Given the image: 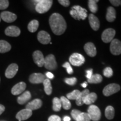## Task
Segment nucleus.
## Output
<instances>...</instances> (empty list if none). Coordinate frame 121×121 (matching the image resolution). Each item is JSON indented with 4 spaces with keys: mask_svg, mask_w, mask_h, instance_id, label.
Here are the masks:
<instances>
[{
    "mask_svg": "<svg viewBox=\"0 0 121 121\" xmlns=\"http://www.w3.org/2000/svg\"><path fill=\"white\" fill-rule=\"evenodd\" d=\"M49 25L53 33L57 35H60L66 31L67 24L66 21L61 15L54 13L50 16Z\"/></svg>",
    "mask_w": 121,
    "mask_h": 121,
    "instance_id": "1",
    "label": "nucleus"
},
{
    "mask_svg": "<svg viewBox=\"0 0 121 121\" xmlns=\"http://www.w3.org/2000/svg\"><path fill=\"white\" fill-rule=\"evenodd\" d=\"M37 2L35 6V10L39 13H47L52 7L53 1L52 0H40L35 1Z\"/></svg>",
    "mask_w": 121,
    "mask_h": 121,
    "instance_id": "2",
    "label": "nucleus"
},
{
    "mask_svg": "<svg viewBox=\"0 0 121 121\" xmlns=\"http://www.w3.org/2000/svg\"><path fill=\"white\" fill-rule=\"evenodd\" d=\"M87 114H89L91 120L98 121L100 119L101 112L96 105H91L87 109Z\"/></svg>",
    "mask_w": 121,
    "mask_h": 121,
    "instance_id": "3",
    "label": "nucleus"
},
{
    "mask_svg": "<svg viewBox=\"0 0 121 121\" xmlns=\"http://www.w3.org/2000/svg\"><path fill=\"white\" fill-rule=\"evenodd\" d=\"M44 66L45 69L50 70H54L57 68V63L55 57L53 54H49L44 58Z\"/></svg>",
    "mask_w": 121,
    "mask_h": 121,
    "instance_id": "4",
    "label": "nucleus"
},
{
    "mask_svg": "<svg viewBox=\"0 0 121 121\" xmlns=\"http://www.w3.org/2000/svg\"><path fill=\"white\" fill-rule=\"evenodd\" d=\"M121 89V86L117 84H110L107 85L103 90V95L105 96H109L118 92Z\"/></svg>",
    "mask_w": 121,
    "mask_h": 121,
    "instance_id": "5",
    "label": "nucleus"
},
{
    "mask_svg": "<svg viewBox=\"0 0 121 121\" xmlns=\"http://www.w3.org/2000/svg\"><path fill=\"white\" fill-rule=\"evenodd\" d=\"M69 61L73 66H80L84 63L85 58L81 54L75 53L69 57Z\"/></svg>",
    "mask_w": 121,
    "mask_h": 121,
    "instance_id": "6",
    "label": "nucleus"
},
{
    "mask_svg": "<svg viewBox=\"0 0 121 121\" xmlns=\"http://www.w3.org/2000/svg\"><path fill=\"white\" fill-rule=\"evenodd\" d=\"M115 35L116 31L114 29L112 28L107 29L102 33V39L104 43H110L113 40Z\"/></svg>",
    "mask_w": 121,
    "mask_h": 121,
    "instance_id": "7",
    "label": "nucleus"
},
{
    "mask_svg": "<svg viewBox=\"0 0 121 121\" xmlns=\"http://www.w3.org/2000/svg\"><path fill=\"white\" fill-rule=\"evenodd\" d=\"M110 51L113 55L117 56L121 54V42L118 39H113L110 45Z\"/></svg>",
    "mask_w": 121,
    "mask_h": 121,
    "instance_id": "8",
    "label": "nucleus"
},
{
    "mask_svg": "<svg viewBox=\"0 0 121 121\" xmlns=\"http://www.w3.org/2000/svg\"><path fill=\"white\" fill-rule=\"evenodd\" d=\"M34 62L38 67H42L44 64V57L43 53L40 51H35L33 54Z\"/></svg>",
    "mask_w": 121,
    "mask_h": 121,
    "instance_id": "9",
    "label": "nucleus"
},
{
    "mask_svg": "<svg viewBox=\"0 0 121 121\" xmlns=\"http://www.w3.org/2000/svg\"><path fill=\"white\" fill-rule=\"evenodd\" d=\"M32 110L29 109H24L19 111L16 115V118L18 119L19 121H25L32 116Z\"/></svg>",
    "mask_w": 121,
    "mask_h": 121,
    "instance_id": "10",
    "label": "nucleus"
},
{
    "mask_svg": "<svg viewBox=\"0 0 121 121\" xmlns=\"http://www.w3.org/2000/svg\"><path fill=\"white\" fill-rule=\"evenodd\" d=\"M19 69V66L16 63H12L7 68L5 71V76L7 78H12L16 75Z\"/></svg>",
    "mask_w": 121,
    "mask_h": 121,
    "instance_id": "11",
    "label": "nucleus"
},
{
    "mask_svg": "<svg viewBox=\"0 0 121 121\" xmlns=\"http://www.w3.org/2000/svg\"><path fill=\"white\" fill-rule=\"evenodd\" d=\"M0 17L4 22L11 23L16 20L17 19V16L16 14L10 11H4L1 13L0 15Z\"/></svg>",
    "mask_w": 121,
    "mask_h": 121,
    "instance_id": "12",
    "label": "nucleus"
},
{
    "mask_svg": "<svg viewBox=\"0 0 121 121\" xmlns=\"http://www.w3.org/2000/svg\"><path fill=\"white\" fill-rule=\"evenodd\" d=\"M37 38L38 41L43 44H48V43H50L51 40L50 35L44 30L39 31L38 34Z\"/></svg>",
    "mask_w": 121,
    "mask_h": 121,
    "instance_id": "13",
    "label": "nucleus"
},
{
    "mask_svg": "<svg viewBox=\"0 0 121 121\" xmlns=\"http://www.w3.org/2000/svg\"><path fill=\"white\" fill-rule=\"evenodd\" d=\"M45 79V76L43 74L40 73H32L29 76V81L32 84H41Z\"/></svg>",
    "mask_w": 121,
    "mask_h": 121,
    "instance_id": "14",
    "label": "nucleus"
},
{
    "mask_svg": "<svg viewBox=\"0 0 121 121\" xmlns=\"http://www.w3.org/2000/svg\"><path fill=\"white\" fill-rule=\"evenodd\" d=\"M26 87V85L24 82H20L13 86L11 89V93L13 95H18L22 93Z\"/></svg>",
    "mask_w": 121,
    "mask_h": 121,
    "instance_id": "15",
    "label": "nucleus"
},
{
    "mask_svg": "<svg viewBox=\"0 0 121 121\" xmlns=\"http://www.w3.org/2000/svg\"><path fill=\"white\" fill-rule=\"evenodd\" d=\"M4 33L9 37H16L20 35L21 33L20 29L16 26H10L6 29Z\"/></svg>",
    "mask_w": 121,
    "mask_h": 121,
    "instance_id": "16",
    "label": "nucleus"
},
{
    "mask_svg": "<svg viewBox=\"0 0 121 121\" xmlns=\"http://www.w3.org/2000/svg\"><path fill=\"white\" fill-rule=\"evenodd\" d=\"M84 50L89 56L93 57L96 54V49L94 43L89 42L84 45Z\"/></svg>",
    "mask_w": 121,
    "mask_h": 121,
    "instance_id": "17",
    "label": "nucleus"
},
{
    "mask_svg": "<svg viewBox=\"0 0 121 121\" xmlns=\"http://www.w3.org/2000/svg\"><path fill=\"white\" fill-rule=\"evenodd\" d=\"M89 24L91 28L95 31H97L100 27V22L98 18L93 14H90L89 16Z\"/></svg>",
    "mask_w": 121,
    "mask_h": 121,
    "instance_id": "18",
    "label": "nucleus"
},
{
    "mask_svg": "<svg viewBox=\"0 0 121 121\" xmlns=\"http://www.w3.org/2000/svg\"><path fill=\"white\" fill-rule=\"evenodd\" d=\"M42 105V102L41 100L39 99H35L31 102L28 103L26 105V108L31 110H37L41 108Z\"/></svg>",
    "mask_w": 121,
    "mask_h": 121,
    "instance_id": "19",
    "label": "nucleus"
},
{
    "mask_svg": "<svg viewBox=\"0 0 121 121\" xmlns=\"http://www.w3.org/2000/svg\"><path fill=\"white\" fill-rule=\"evenodd\" d=\"M31 93L29 91H26L24 92L22 95L18 96L17 99V102L20 105H22L26 103L27 102H28L29 100L31 99Z\"/></svg>",
    "mask_w": 121,
    "mask_h": 121,
    "instance_id": "20",
    "label": "nucleus"
},
{
    "mask_svg": "<svg viewBox=\"0 0 121 121\" xmlns=\"http://www.w3.org/2000/svg\"><path fill=\"white\" fill-rule=\"evenodd\" d=\"M116 18V12L114 7H109L107 9V13L106 15V19L109 22H114Z\"/></svg>",
    "mask_w": 121,
    "mask_h": 121,
    "instance_id": "21",
    "label": "nucleus"
},
{
    "mask_svg": "<svg viewBox=\"0 0 121 121\" xmlns=\"http://www.w3.org/2000/svg\"><path fill=\"white\" fill-rule=\"evenodd\" d=\"M97 99V95L95 93H89L85 98L84 103L86 105H91Z\"/></svg>",
    "mask_w": 121,
    "mask_h": 121,
    "instance_id": "22",
    "label": "nucleus"
},
{
    "mask_svg": "<svg viewBox=\"0 0 121 121\" xmlns=\"http://www.w3.org/2000/svg\"><path fill=\"white\" fill-rule=\"evenodd\" d=\"M72 9H74L77 11L80 19L85 20L86 18L87 15V10L86 9L82 8V7L80 6H74L72 7Z\"/></svg>",
    "mask_w": 121,
    "mask_h": 121,
    "instance_id": "23",
    "label": "nucleus"
},
{
    "mask_svg": "<svg viewBox=\"0 0 121 121\" xmlns=\"http://www.w3.org/2000/svg\"><path fill=\"white\" fill-rule=\"evenodd\" d=\"M11 49V45L8 42L4 40H0V53L9 52Z\"/></svg>",
    "mask_w": 121,
    "mask_h": 121,
    "instance_id": "24",
    "label": "nucleus"
},
{
    "mask_svg": "<svg viewBox=\"0 0 121 121\" xmlns=\"http://www.w3.org/2000/svg\"><path fill=\"white\" fill-rule=\"evenodd\" d=\"M89 93V90L88 89H85L83 90L82 92H81L78 98V99L76 100V104L78 106L82 105L84 104V100L86 96V95Z\"/></svg>",
    "mask_w": 121,
    "mask_h": 121,
    "instance_id": "25",
    "label": "nucleus"
},
{
    "mask_svg": "<svg viewBox=\"0 0 121 121\" xmlns=\"http://www.w3.org/2000/svg\"><path fill=\"white\" fill-rule=\"evenodd\" d=\"M44 91L47 95H49L52 93V87L51 81L48 78H45L43 82Z\"/></svg>",
    "mask_w": 121,
    "mask_h": 121,
    "instance_id": "26",
    "label": "nucleus"
},
{
    "mask_svg": "<svg viewBox=\"0 0 121 121\" xmlns=\"http://www.w3.org/2000/svg\"><path fill=\"white\" fill-rule=\"evenodd\" d=\"M39 22L37 20H31L28 25V29L30 32L34 33L37 31L39 27Z\"/></svg>",
    "mask_w": 121,
    "mask_h": 121,
    "instance_id": "27",
    "label": "nucleus"
},
{
    "mask_svg": "<svg viewBox=\"0 0 121 121\" xmlns=\"http://www.w3.org/2000/svg\"><path fill=\"white\" fill-rule=\"evenodd\" d=\"M115 110L112 106L109 105L105 108V117L108 119H112L114 117Z\"/></svg>",
    "mask_w": 121,
    "mask_h": 121,
    "instance_id": "28",
    "label": "nucleus"
},
{
    "mask_svg": "<svg viewBox=\"0 0 121 121\" xmlns=\"http://www.w3.org/2000/svg\"><path fill=\"white\" fill-rule=\"evenodd\" d=\"M103 80L102 76L99 74H95L93 75L90 78L87 79L88 82L91 84H99Z\"/></svg>",
    "mask_w": 121,
    "mask_h": 121,
    "instance_id": "29",
    "label": "nucleus"
},
{
    "mask_svg": "<svg viewBox=\"0 0 121 121\" xmlns=\"http://www.w3.org/2000/svg\"><path fill=\"white\" fill-rule=\"evenodd\" d=\"M60 102H61L62 107L65 110H69L71 107V104L69 100L67 98L65 97V96H61L60 98Z\"/></svg>",
    "mask_w": 121,
    "mask_h": 121,
    "instance_id": "30",
    "label": "nucleus"
},
{
    "mask_svg": "<svg viewBox=\"0 0 121 121\" xmlns=\"http://www.w3.org/2000/svg\"><path fill=\"white\" fill-rule=\"evenodd\" d=\"M99 2L98 0H89L88 1V6L90 10L93 13H96L98 11V5L96 3Z\"/></svg>",
    "mask_w": 121,
    "mask_h": 121,
    "instance_id": "31",
    "label": "nucleus"
},
{
    "mask_svg": "<svg viewBox=\"0 0 121 121\" xmlns=\"http://www.w3.org/2000/svg\"><path fill=\"white\" fill-rule=\"evenodd\" d=\"M62 104L60 99L59 98L55 97L53 99V110L55 112L60 111L61 109Z\"/></svg>",
    "mask_w": 121,
    "mask_h": 121,
    "instance_id": "32",
    "label": "nucleus"
},
{
    "mask_svg": "<svg viewBox=\"0 0 121 121\" xmlns=\"http://www.w3.org/2000/svg\"><path fill=\"white\" fill-rule=\"evenodd\" d=\"M81 91L78 90H75L71 93H69L67 94V98L69 100H76L79 96Z\"/></svg>",
    "mask_w": 121,
    "mask_h": 121,
    "instance_id": "33",
    "label": "nucleus"
},
{
    "mask_svg": "<svg viewBox=\"0 0 121 121\" xmlns=\"http://www.w3.org/2000/svg\"><path fill=\"white\" fill-rule=\"evenodd\" d=\"M90 118L87 113L81 112L77 117L76 121H90Z\"/></svg>",
    "mask_w": 121,
    "mask_h": 121,
    "instance_id": "34",
    "label": "nucleus"
},
{
    "mask_svg": "<svg viewBox=\"0 0 121 121\" xmlns=\"http://www.w3.org/2000/svg\"><path fill=\"white\" fill-rule=\"evenodd\" d=\"M103 74L107 78H110L113 76V72L112 69L109 67H107L104 69L103 71Z\"/></svg>",
    "mask_w": 121,
    "mask_h": 121,
    "instance_id": "35",
    "label": "nucleus"
},
{
    "mask_svg": "<svg viewBox=\"0 0 121 121\" xmlns=\"http://www.w3.org/2000/svg\"><path fill=\"white\" fill-rule=\"evenodd\" d=\"M9 6L8 0H0V10H5Z\"/></svg>",
    "mask_w": 121,
    "mask_h": 121,
    "instance_id": "36",
    "label": "nucleus"
},
{
    "mask_svg": "<svg viewBox=\"0 0 121 121\" xmlns=\"http://www.w3.org/2000/svg\"><path fill=\"white\" fill-rule=\"evenodd\" d=\"M65 82L69 85H74L77 82V78H65Z\"/></svg>",
    "mask_w": 121,
    "mask_h": 121,
    "instance_id": "37",
    "label": "nucleus"
},
{
    "mask_svg": "<svg viewBox=\"0 0 121 121\" xmlns=\"http://www.w3.org/2000/svg\"><path fill=\"white\" fill-rule=\"evenodd\" d=\"M62 67L66 68V69H67V73L69 74L73 73V69H72V68L71 67V66L70 63H69V62H67L65 63L64 64L62 65Z\"/></svg>",
    "mask_w": 121,
    "mask_h": 121,
    "instance_id": "38",
    "label": "nucleus"
},
{
    "mask_svg": "<svg viewBox=\"0 0 121 121\" xmlns=\"http://www.w3.org/2000/svg\"><path fill=\"white\" fill-rule=\"evenodd\" d=\"M69 13H70L71 16L73 18H74L75 19L78 20H81L79 17V16H78V13H77V11H76L75 10H74V9H72V10H71L70 12H69Z\"/></svg>",
    "mask_w": 121,
    "mask_h": 121,
    "instance_id": "39",
    "label": "nucleus"
},
{
    "mask_svg": "<svg viewBox=\"0 0 121 121\" xmlns=\"http://www.w3.org/2000/svg\"><path fill=\"white\" fill-rule=\"evenodd\" d=\"M81 112L80 111V110H78L73 109L72 110L71 113V116H72V117L73 118V119H75V120L76 121V119L78 116L80 114V113H81Z\"/></svg>",
    "mask_w": 121,
    "mask_h": 121,
    "instance_id": "40",
    "label": "nucleus"
},
{
    "mask_svg": "<svg viewBox=\"0 0 121 121\" xmlns=\"http://www.w3.org/2000/svg\"><path fill=\"white\" fill-rule=\"evenodd\" d=\"M48 121H61V119L57 115H52L49 117Z\"/></svg>",
    "mask_w": 121,
    "mask_h": 121,
    "instance_id": "41",
    "label": "nucleus"
},
{
    "mask_svg": "<svg viewBox=\"0 0 121 121\" xmlns=\"http://www.w3.org/2000/svg\"><path fill=\"white\" fill-rule=\"evenodd\" d=\"M58 2L61 5L65 7H68L69 5V4H70L69 1H68V0H59Z\"/></svg>",
    "mask_w": 121,
    "mask_h": 121,
    "instance_id": "42",
    "label": "nucleus"
},
{
    "mask_svg": "<svg viewBox=\"0 0 121 121\" xmlns=\"http://www.w3.org/2000/svg\"><path fill=\"white\" fill-rule=\"evenodd\" d=\"M109 1L114 6H118L121 4V1L119 0H110Z\"/></svg>",
    "mask_w": 121,
    "mask_h": 121,
    "instance_id": "43",
    "label": "nucleus"
},
{
    "mask_svg": "<svg viewBox=\"0 0 121 121\" xmlns=\"http://www.w3.org/2000/svg\"><path fill=\"white\" fill-rule=\"evenodd\" d=\"M86 73L87 74L86 75V76L87 79H89V78H90L92 76V75H93V69H90L86 71Z\"/></svg>",
    "mask_w": 121,
    "mask_h": 121,
    "instance_id": "44",
    "label": "nucleus"
},
{
    "mask_svg": "<svg viewBox=\"0 0 121 121\" xmlns=\"http://www.w3.org/2000/svg\"><path fill=\"white\" fill-rule=\"evenodd\" d=\"M46 76L48 78H50V79H53V78H54L53 74L52 73H51V72H47Z\"/></svg>",
    "mask_w": 121,
    "mask_h": 121,
    "instance_id": "45",
    "label": "nucleus"
},
{
    "mask_svg": "<svg viewBox=\"0 0 121 121\" xmlns=\"http://www.w3.org/2000/svg\"><path fill=\"white\" fill-rule=\"evenodd\" d=\"M4 110H5V107L4 105L0 104V115L2 114L4 112Z\"/></svg>",
    "mask_w": 121,
    "mask_h": 121,
    "instance_id": "46",
    "label": "nucleus"
},
{
    "mask_svg": "<svg viewBox=\"0 0 121 121\" xmlns=\"http://www.w3.org/2000/svg\"><path fill=\"white\" fill-rule=\"evenodd\" d=\"M63 121H70L71 118L69 116H65V117H63Z\"/></svg>",
    "mask_w": 121,
    "mask_h": 121,
    "instance_id": "47",
    "label": "nucleus"
},
{
    "mask_svg": "<svg viewBox=\"0 0 121 121\" xmlns=\"http://www.w3.org/2000/svg\"><path fill=\"white\" fill-rule=\"evenodd\" d=\"M81 86L83 87H86L87 86V83L86 82H84L82 84H81Z\"/></svg>",
    "mask_w": 121,
    "mask_h": 121,
    "instance_id": "48",
    "label": "nucleus"
},
{
    "mask_svg": "<svg viewBox=\"0 0 121 121\" xmlns=\"http://www.w3.org/2000/svg\"><path fill=\"white\" fill-rule=\"evenodd\" d=\"M0 22H1V17H0Z\"/></svg>",
    "mask_w": 121,
    "mask_h": 121,
    "instance_id": "49",
    "label": "nucleus"
},
{
    "mask_svg": "<svg viewBox=\"0 0 121 121\" xmlns=\"http://www.w3.org/2000/svg\"><path fill=\"white\" fill-rule=\"evenodd\" d=\"M0 81H1V78H0Z\"/></svg>",
    "mask_w": 121,
    "mask_h": 121,
    "instance_id": "50",
    "label": "nucleus"
},
{
    "mask_svg": "<svg viewBox=\"0 0 121 121\" xmlns=\"http://www.w3.org/2000/svg\"></svg>",
    "mask_w": 121,
    "mask_h": 121,
    "instance_id": "51",
    "label": "nucleus"
}]
</instances>
